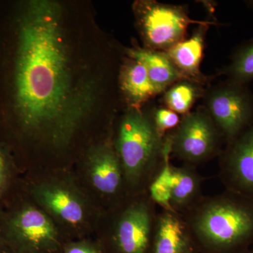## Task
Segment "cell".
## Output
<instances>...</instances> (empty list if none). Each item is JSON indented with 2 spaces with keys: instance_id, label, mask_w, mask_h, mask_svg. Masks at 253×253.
Listing matches in <instances>:
<instances>
[{
  "instance_id": "cell-4",
  "label": "cell",
  "mask_w": 253,
  "mask_h": 253,
  "mask_svg": "<svg viewBox=\"0 0 253 253\" xmlns=\"http://www.w3.org/2000/svg\"><path fill=\"white\" fill-rule=\"evenodd\" d=\"M165 136L143 108L126 109L120 115L113 141L129 195L147 192L164 163Z\"/></svg>"
},
{
  "instance_id": "cell-6",
  "label": "cell",
  "mask_w": 253,
  "mask_h": 253,
  "mask_svg": "<svg viewBox=\"0 0 253 253\" xmlns=\"http://www.w3.org/2000/svg\"><path fill=\"white\" fill-rule=\"evenodd\" d=\"M158 212L147 192L129 195L105 211L96 241L104 253H151Z\"/></svg>"
},
{
  "instance_id": "cell-9",
  "label": "cell",
  "mask_w": 253,
  "mask_h": 253,
  "mask_svg": "<svg viewBox=\"0 0 253 253\" xmlns=\"http://www.w3.org/2000/svg\"><path fill=\"white\" fill-rule=\"evenodd\" d=\"M171 156L196 167L218 158L225 141L204 106L186 114L175 129L167 133Z\"/></svg>"
},
{
  "instance_id": "cell-8",
  "label": "cell",
  "mask_w": 253,
  "mask_h": 253,
  "mask_svg": "<svg viewBox=\"0 0 253 253\" xmlns=\"http://www.w3.org/2000/svg\"><path fill=\"white\" fill-rule=\"evenodd\" d=\"M132 11L144 47L165 52L184 41L191 23L214 24L191 19L183 6L154 0H136L133 3Z\"/></svg>"
},
{
  "instance_id": "cell-24",
  "label": "cell",
  "mask_w": 253,
  "mask_h": 253,
  "mask_svg": "<svg viewBox=\"0 0 253 253\" xmlns=\"http://www.w3.org/2000/svg\"><path fill=\"white\" fill-rule=\"evenodd\" d=\"M244 4L252 12H253V0H248V1H244Z\"/></svg>"
},
{
  "instance_id": "cell-12",
  "label": "cell",
  "mask_w": 253,
  "mask_h": 253,
  "mask_svg": "<svg viewBox=\"0 0 253 253\" xmlns=\"http://www.w3.org/2000/svg\"><path fill=\"white\" fill-rule=\"evenodd\" d=\"M151 253H201L187 223L174 211L158 212Z\"/></svg>"
},
{
  "instance_id": "cell-25",
  "label": "cell",
  "mask_w": 253,
  "mask_h": 253,
  "mask_svg": "<svg viewBox=\"0 0 253 253\" xmlns=\"http://www.w3.org/2000/svg\"><path fill=\"white\" fill-rule=\"evenodd\" d=\"M243 253H253V246H251L249 249H248L247 251H245Z\"/></svg>"
},
{
  "instance_id": "cell-21",
  "label": "cell",
  "mask_w": 253,
  "mask_h": 253,
  "mask_svg": "<svg viewBox=\"0 0 253 253\" xmlns=\"http://www.w3.org/2000/svg\"><path fill=\"white\" fill-rule=\"evenodd\" d=\"M151 113L155 126L163 135L166 136L180 123L179 114L168 108H158Z\"/></svg>"
},
{
  "instance_id": "cell-23",
  "label": "cell",
  "mask_w": 253,
  "mask_h": 253,
  "mask_svg": "<svg viewBox=\"0 0 253 253\" xmlns=\"http://www.w3.org/2000/svg\"><path fill=\"white\" fill-rule=\"evenodd\" d=\"M0 253H11L7 246H6L2 238L0 235Z\"/></svg>"
},
{
  "instance_id": "cell-17",
  "label": "cell",
  "mask_w": 253,
  "mask_h": 253,
  "mask_svg": "<svg viewBox=\"0 0 253 253\" xmlns=\"http://www.w3.org/2000/svg\"><path fill=\"white\" fill-rule=\"evenodd\" d=\"M170 157V140L167 134L165 136L164 163L159 172L150 183L147 193L156 206H160L165 211H173L171 199L174 175L173 166L169 161Z\"/></svg>"
},
{
  "instance_id": "cell-3",
  "label": "cell",
  "mask_w": 253,
  "mask_h": 253,
  "mask_svg": "<svg viewBox=\"0 0 253 253\" xmlns=\"http://www.w3.org/2000/svg\"><path fill=\"white\" fill-rule=\"evenodd\" d=\"M72 172L59 171L22 178L24 192L70 241L89 238L98 229L104 212Z\"/></svg>"
},
{
  "instance_id": "cell-22",
  "label": "cell",
  "mask_w": 253,
  "mask_h": 253,
  "mask_svg": "<svg viewBox=\"0 0 253 253\" xmlns=\"http://www.w3.org/2000/svg\"><path fill=\"white\" fill-rule=\"evenodd\" d=\"M63 253H104L98 241L84 239L71 240L65 245Z\"/></svg>"
},
{
  "instance_id": "cell-7",
  "label": "cell",
  "mask_w": 253,
  "mask_h": 253,
  "mask_svg": "<svg viewBox=\"0 0 253 253\" xmlns=\"http://www.w3.org/2000/svg\"><path fill=\"white\" fill-rule=\"evenodd\" d=\"M113 136L90 146L76 166L82 172L78 180L104 212L129 196Z\"/></svg>"
},
{
  "instance_id": "cell-20",
  "label": "cell",
  "mask_w": 253,
  "mask_h": 253,
  "mask_svg": "<svg viewBox=\"0 0 253 253\" xmlns=\"http://www.w3.org/2000/svg\"><path fill=\"white\" fill-rule=\"evenodd\" d=\"M204 92L199 83L183 80L164 91V101L168 109L185 116L190 112L197 98L203 96Z\"/></svg>"
},
{
  "instance_id": "cell-13",
  "label": "cell",
  "mask_w": 253,
  "mask_h": 253,
  "mask_svg": "<svg viewBox=\"0 0 253 253\" xmlns=\"http://www.w3.org/2000/svg\"><path fill=\"white\" fill-rule=\"evenodd\" d=\"M118 86L124 109H141L160 94L144 65L126 55L120 69Z\"/></svg>"
},
{
  "instance_id": "cell-2",
  "label": "cell",
  "mask_w": 253,
  "mask_h": 253,
  "mask_svg": "<svg viewBox=\"0 0 253 253\" xmlns=\"http://www.w3.org/2000/svg\"><path fill=\"white\" fill-rule=\"evenodd\" d=\"M201 253H243L253 246V201L229 191L204 196L183 214Z\"/></svg>"
},
{
  "instance_id": "cell-14",
  "label": "cell",
  "mask_w": 253,
  "mask_h": 253,
  "mask_svg": "<svg viewBox=\"0 0 253 253\" xmlns=\"http://www.w3.org/2000/svg\"><path fill=\"white\" fill-rule=\"evenodd\" d=\"M123 49L124 54L127 57L144 65L150 80L160 94L177 82L183 80L189 81L181 74L165 51L141 47L134 44L131 47L123 46Z\"/></svg>"
},
{
  "instance_id": "cell-15",
  "label": "cell",
  "mask_w": 253,
  "mask_h": 253,
  "mask_svg": "<svg viewBox=\"0 0 253 253\" xmlns=\"http://www.w3.org/2000/svg\"><path fill=\"white\" fill-rule=\"evenodd\" d=\"M210 25H200L191 38L184 39L166 51L183 76L200 84L207 83L210 78L200 70L204 55L205 37Z\"/></svg>"
},
{
  "instance_id": "cell-1",
  "label": "cell",
  "mask_w": 253,
  "mask_h": 253,
  "mask_svg": "<svg viewBox=\"0 0 253 253\" xmlns=\"http://www.w3.org/2000/svg\"><path fill=\"white\" fill-rule=\"evenodd\" d=\"M123 46L90 1H0V137L21 173L73 170L112 135Z\"/></svg>"
},
{
  "instance_id": "cell-5",
  "label": "cell",
  "mask_w": 253,
  "mask_h": 253,
  "mask_svg": "<svg viewBox=\"0 0 253 253\" xmlns=\"http://www.w3.org/2000/svg\"><path fill=\"white\" fill-rule=\"evenodd\" d=\"M0 235L11 253H63L70 241L22 186L0 208Z\"/></svg>"
},
{
  "instance_id": "cell-11",
  "label": "cell",
  "mask_w": 253,
  "mask_h": 253,
  "mask_svg": "<svg viewBox=\"0 0 253 253\" xmlns=\"http://www.w3.org/2000/svg\"><path fill=\"white\" fill-rule=\"evenodd\" d=\"M218 163L225 190L253 201V123L224 146Z\"/></svg>"
},
{
  "instance_id": "cell-19",
  "label": "cell",
  "mask_w": 253,
  "mask_h": 253,
  "mask_svg": "<svg viewBox=\"0 0 253 253\" xmlns=\"http://www.w3.org/2000/svg\"><path fill=\"white\" fill-rule=\"evenodd\" d=\"M217 76H225L226 79L249 85L253 81V38L234 49L230 63L221 68Z\"/></svg>"
},
{
  "instance_id": "cell-10",
  "label": "cell",
  "mask_w": 253,
  "mask_h": 253,
  "mask_svg": "<svg viewBox=\"0 0 253 253\" xmlns=\"http://www.w3.org/2000/svg\"><path fill=\"white\" fill-rule=\"evenodd\" d=\"M204 107L219 129L225 145L253 123V92L248 84L229 79L208 87Z\"/></svg>"
},
{
  "instance_id": "cell-18",
  "label": "cell",
  "mask_w": 253,
  "mask_h": 253,
  "mask_svg": "<svg viewBox=\"0 0 253 253\" xmlns=\"http://www.w3.org/2000/svg\"><path fill=\"white\" fill-rule=\"evenodd\" d=\"M16 159L9 146L0 137V208L17 194L22 177Z\"/></svg>"
},
{
  "instance_id": "cell-16",
  "label": "cell",
  "mask_w": 253,
  "mask_h": 253,
  "mask_svg": "<svg viewBox=\"0 0 253 253\" xmlns=\"http://www.w3.org/2000/svg\"><path fill=\"white\" fill-rule=\"evenodd\" d=\"M174 181L171 199L173 211L183 214L202 199V186L205 178L195 166L183 164L173 166Z\"/></svg>"
}]
</instances>
